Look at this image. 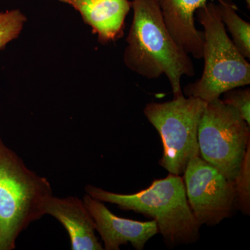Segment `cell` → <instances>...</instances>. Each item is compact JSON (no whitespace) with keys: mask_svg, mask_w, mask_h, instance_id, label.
I'll return each instance as SVG.
<instances>
[{"mask_svg":"<svg viewBox=\"0 0 250 250\" xmlns=\"http://www.w3.org/2000/svg\"><path fill=\"white\" fill-rule=\"evenodd\" d=\"M131 8L134 17L126 40L125 65L148 80L166 75L174 98L184 95L182 77L195 74L190 56L171 35L156 0H133Z\"/></svg>","mask_w":250,"mask_h":250,"instance_id":"cell-1","label":"cell"},{"mask_svg":"<svg viewBox=\"0 0 250 250\" xmlns=\"http://www.w3.org/2000/svg\"><path fill=\"white\" fill-rule=\"evenodd\" d=\"M86 194L99 201L113 204L122 210H133L155 220L159 233L171 245L193 243L200 225L192 213L183 177L169 173L154 179L147 188L133 194H119L88 185Z\"/></svg>","mask_w":250,"mask_h":250,"instance_id":"cell-2","label":"cell"},{"mask_svg":"<svg viewBox=\"0 0 250 250\" xmlns=\"http://www.w3.org/2000/svg\"><path fill=\"white\" fill-rule=\"evenodd\" d=\"M52 195L47 179L28 168L0 136V250L15 249L21 232L45 215Z\"/></svg>","mask_w":250,"mask_h":250,"instance_id":"cell-3","label":"cell"},{"mask_svg":"<svg viewBox=\"0 0 250 250\" xmlns=\"http://www.w3.org/2000/svg\"><path fill=\"white\" fill-rule=\"evenodd\" d=\"M197 21L204 28L201 77L184 88L187 97L213 101L225 92L250 84V64L227 34L218 6L209 1L197 10Z\"/></svg>","mask_w":250,"mask_h":250,"instance_id":"cell-4","label":"cell"},{"mask_svg":"<svg viewBox=\"0 0 250 250\" xmlns=\"http://www.w3.org/2000/svg\"><path fill=\"white\" fill-rule=\"evenodd\" d=\"M207 104L184 95L166 103H150L144 114L160 135L163 156L159 161L169 173L183 175L189 161L200 156L198 126Z\"/></svg>","mask_w":250,"mask_h":250,"instance_id":"cell-5","label":"cell"},{"mask_svg":"<svg viewBox=\"0 0 250 250\" xmlns=\"http://www.w3.org/2000/svg\"><path fill=\"white\" fill-rule=\"evenodd\" d=\"M197 138L200 157L234 182L250 146V125L218 98L207 103Z\"/></svg>","mask_w":250,"mask_h":250,"instance_id":"cell-6","label":"cell"},{"mask_svg":"<svg viewBox=\"0 0 250 250\" xmlns=\"http://www.w3.org/2000/svg\"><path fill=\"white\" fill-rule=\"evenodd\" d=\"M183 175L188 202L200 226H215L231 215L237 205L233 181L200 156L189 161Z\"/></svg>","mask_w":250,"mask_h":250,"instance_id":"cell-7","label":"cell"},{"mask_svg":"<svg viewBox=\"0 0 250 250\" xmlns=\"http://www.w3.org/2000/svg\"><path fill=\"white\" fill-rule=\"evenodd\" d=\"M82 200L93 218L95 230L103 239L104 250H119L122 245L131 243L135 249L142 250L147 241L159 233L155 220L141 222L117 216L103 202L88 194Z\"/></svg>","mask_w":250,"mask_h":250,"instance_id":"cell-8","label":"cell"},{"mask_svg":"<svg viewBox=\"0 0 250 250\" xmlns=\"http://www.w3.org/2000/svg\"><path fill=\"white\" fill-rule=\"evenodd\" d=\"M44 213L57 219L66 229L72 250H104L83 200L77 197L60 198L52 195L46 202Z\"/></svg>","mask_w":250,"mask_h":250,"instance_id":"cell-9","label":"cell"},{"mask_svg":"<svg viewBox=\"0 0 250 250\" xmlns=\"http://www.w3.org/2000/svg\"><path fill=\"white\" fill-rule=\"evenodd\" d=\"M80 12L103 45L124 35L125 19L131 9L129 0H59Z\"/></svg>","mask_w":250,"mask_h":250,"instance_id":"cell-10","label":"cell"},{"mask_svg":"<svg viewBox=\"0 0 250 250\" xmlns=\"http://www.w3.org/2000/svg\"><path fill=\"white\" fill-rule=\"evenodd\" d=\"M156 1L166 27L175 42L193 58L202 59L204 32L195 27V14L199 8L213 0Z\"/></svg>","mask_w":250,"mask_h":250,"instance_id":"cell-11","label":"cell"},{"mask_svg":"<svg viewBox=\"0 0 250 250\" xmlns=\"http://www.w3.org/2000/svg\"><path fill=\"white\" fill-rule=\"evenodd\" d=\"M218 14L224 25L232 36L233 44L242 55L250 59V24L237 14L236 5L231 0H218Z\"/></svg>","mask_w":250,"mask_h":250,"instance_id":"cell-12","label":"cell"},{"mask_svg":"<svg viewBox=\"0 0 250 250\" xmlns=\"http://www.w3.org/2000/svg\"><path fill=\"white\" fill-rule=\"evenodd\" d=\"M26 21L25 16L19 9L0 12V50L17 39Z\"/></svg>","mask_w":250,"mask_h":250,"instance_id":"cell-13","label":"cell"},{"mask_svg":"<svg viewBox=\"0 0 250 250\" xmlns=\"http://www.w3.org/2000/svg\"><path fill=\"white\" fill-rule=\"evenodd\" d=\"M236 187L237 204L242 211L250 214V146L247 149L246 155L239 172L234 180Z\"/></svg>","mask_w":250,"mask_h":250,"instance_id":"cell-14","label":"cell"},{"mask_svg":"<svg viewBox=\"0 0 250 250\" xmlns=\"http://www.w3.org/2000/svg\"><path fill=\"white\" fill-rule=\"evenodd\" d=\"M222 101L234 108L244 121L250 125V89L233 88L225 92Z\"/></svg>","mask_w":250,"mask_h":250,"instance_id":"cell-15","label":"cell"},{"mask_svg":"<svg viewBox=\"0 0 250 250\" xmlns=\"http://www.w3.org/2000/svg\"><path fill=\"white\" fill-rule=\"evenodd\" d=\"M247 6H248V9H250V0H246Z\"/></svg>","mask_w":250,"mask_h":250,"instance_id":"cell-16","label":"cell"}]
</instances>
